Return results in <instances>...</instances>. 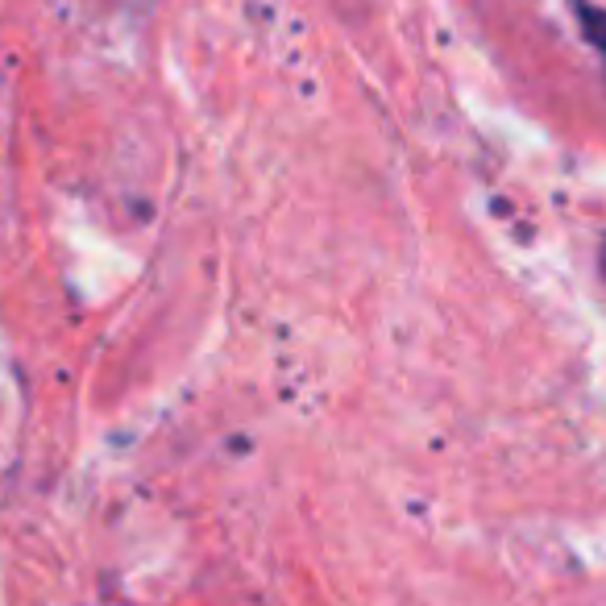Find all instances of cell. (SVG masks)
<instances>
[{
	"mask_svg": "<svg viewBox=\"0 0 606 606\" xmlns=\"http://www.w3.org/2000/svg\"><path fill=\"white\" fill-rule=\"evenodd\" d=\"M577 17H582V25H586V34H590V42L606 54V13H598V9H590L586 0H577Z\"/></svg>",
	"mask_w": 606,
	"mask_h": 606,
	"instance_id": "cell-1",
	"label": "cell"
}]
</instances>
